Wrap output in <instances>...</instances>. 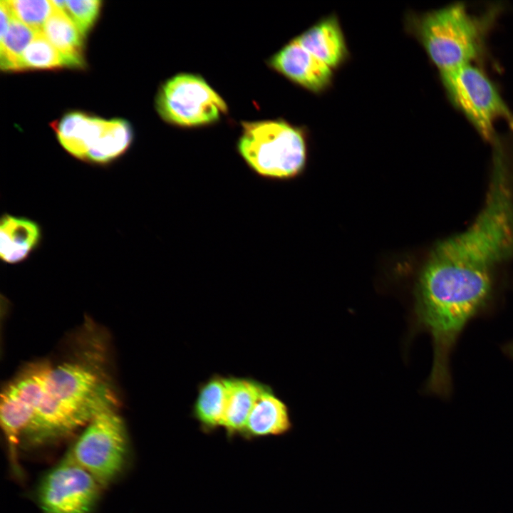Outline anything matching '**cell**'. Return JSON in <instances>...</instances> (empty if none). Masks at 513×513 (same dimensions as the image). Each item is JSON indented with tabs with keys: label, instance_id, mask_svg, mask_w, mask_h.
Masks as SVG:
<instances>
[{
	"label": "cell",
	"instance_id": "cell-1",
	"mask_svg": "<svg viewBox=\"0 0 513 513\" xmlns=\"http://www.w3.org/2000/svg\"><path fill=\"white\" fill-rule=\"evenodd\" d=\"M502 147L494 148L484 203L471 224L435 247L420 276L417 303L435 326H465L488 299L496 268L513 254V189Z\"/></svg>",
	"mask_w": 513,
	"mask_h": 513
},
{
	"label": "cell",
	"instance_id": "cell-22",
	"mask_svg": "<svg viewBox=\"0 0 513 513\" xmlns=\"http://www.w3.org/2000/svg\"><path fill=\"white\" fill-rule=\"evenodd\" d=\"M98 0L66 1V12L84 36L95 23L100 8Z\"/></svg>",
	"mask_w": 513,
	"mask_h": 513
},
{
	"label": "cell",
	"instance_id": "cell-12",
	"mask_svg": "<svg viewBox=\"0 0 513 513\" xmlns=\"http://www.w3.org/2000/svg\"><path fill=\"white\" fill-rule=\"evenodd\" d=\"M296 38L332 70L339 67L348 58L344 35L334 15L323 19Z\"/></svg>",
	"mask_w": 513,
	"mask_h": 513
},
{
	"label": "cell",
	"instance_id": "cell-20",
	"mask_svg": "<svg viewBox=\"0 0 513 513\" xmlns=\"http://www.w3.org/2000/svg\"><path fill=\"white\" fill-rule=\"evenodd\" d=\"M68 66L62 54L50 43L43 31H38L21 58L19 71L53 69Z\"/></svg>",
	"mask_w": 513,
	"mask_h": 513
},
{
	"label": "cell",
	"instance_id": "cell-13",
	"mask_svg": "<svg viewBox=\"0 0 513 513\" xmlns=\"http://www.w3.org/2000/svg\"><path fill=\"white\" fill-rule=\"evenodd\" d=\"M227 402L222 428L232 439L241 435L247 418L266 384L247 377H226Z\"/></svg>",
	"mask_w": 513,
	"mask_h": 513
},
{
	"label": "cell",
	"instance_id": "cell-3",
	"mask_svg": "<svg viewBox=\"0 0 513 513\" xmlns=\"http://www.w3.org/2000/svg\"><path fill=\"white\" fill-rule=\"evenodd\" d=\"M484 21L462 3H455L409 18V28L440 73L472 63L480 55Z\"/></svg>",
	"mask_w": 513,
	"mask_h": 513
},
{
	"label": "cell",
	"instance_id": "cell-10",
	"mask_svg": "<svg viewBox=\"0 0 513 513\" xmlns=\"http://www.w3.org/2000/svg\"><path fill=\"white\" fill-rule=\"evenodd\" d=\"M269 65L314 93L323 92L332 83L333 70L302 46L296 38L271 57Z\"/></svg>",
	"mask_w": 513,
	"mask_h": 513
},
{
	"label": "cell",
	"instance_id": "cell-4",
	"mask_svg": "<svg viewBox=\"0 0 513 513\" xmlns=\"http://www.w3.org/2000/svg\"><path fill=\"white\" fill-rule=\"evenodd\" d=\"M237 150L252 170L270 179L298 175L306 160L303 130L283 120L243 122Z\"/></svg>",
	"mask_w": 513,
	"mask_h": 513
},
{
	"label": "cell",
	"instance_id": "cell-7",
	"mask_svg": "<svg viewBox=\"0 0 513 513\" xmlns=\"http://www.w3.org/2000/svg\"><path fill=\"white\" fill-rule=\"evenodd\" d=\"M53 365L49 360L28 363L4 388L0 403V420L12 473L22 477L18 447L23 432L40 406Z\"/></svg>",
	"mask_w": 513,
	"mask_h": 513
},
{
	"label": "cell",
	"instance_id": "cell-16",
	"mask_svg": "<svg viewBox=\"0 0 513 513\" xmlns=\"http://www.w3.org/2000/svg\"><path fill=\"white\" fill-rule=\"evenodd\" d=\"M227 394L224 376L214 374L200 384L192 415L204 432L211 433L222 428Z\"/></svg>",
	"mask_w": 513,
	"mask_h": 513
},
{
	"label": "cell",
	"instance_id": "cell-17",
	"mask_svg": "<svg viewBox=\"0 0 513 513\" xmlns=\"http://www.w3.org/2000/svg\"><path fill=\"white\" fill-rule=\"evenodd\" d=\"M43 33L66 58L68 66L83 65V36L65 11L54 8L43 26Z\"/></svg>",
	"mask_w": 513,
	"mask_h": 513
},
{
	"label": "cell",
	"instance_id": "cell-9",
	"mask_svg": "<svg viewBox=\"0 0 513 513\" xmlns=\"http://www.w3.org/2000/svg\"><path fill=\"white\" fill-rule=\"evenodd\" d=\"M102 489L68 450L41 480L37 500L43 513H91Z\"/></svg>",
	"mask_w": 513,
	"mask_h": 513
},
{
	"label": "cell",
	"instance_id": "cell-21",
	"mask_svg": "<svg viewBox=\"0 0 513 513\" xmlns=\"http://www.w3.org/2000/svg\"><path fill=\"white\" fill-rule=\"evenodd\" d=\"M11 14L19 21L36 31L43 26L54 10L51 1H6Z\"/></svg>",
	"mask_w": 513,
	"mask_h": 513
},
{
	"label": "cell",
	"instance_id": "cell-11",
	"mask_svg": "<svg viewBox=\"0 0 513 513\" xmlns=\"http://www.w3.org/2000/svg\"><path fill=\"white\" fill-rule=\"evenodd\" d=\"M292 428L289 408L268 385L257 398L242 437L246 440L284 435Z\"/></svg>",
	"mask_w": 513,
	"mask_h": 513
},
{
	"label": "cell",
	"instance_id": "cell-5",
	"mask_svg": "<svg viewBox=\"0 0 513 513\" xmlns=\"http://www.w3.org/2000/svg\"><path fill=\"white\" fill-rule=\"evenodd\" d=\"M452 103L486 140L496 142L494 125L504 120L513 130V113L489 78L472 63L440 73Z\"/></svg>",
	"mask_w": 513,
	"mask_h": 513
},
{
	"label": "cell",
	"instance_id": "cell-2",
	"mask_svg": "<svg viewBox=\"0 0 513 513\" xmlns=\"http://www.w3.org/2000/svg\"><path fill=\"white\" fill-rule=\"evenodd\" d=\"M98 348L95 341L53 366L42 402L23 432L21 445L37 447L58 442L103 410L118 407L103 348Z\"/></svg>",
	"mask_w": 513,
	"mask_h": 513
},
{
	"label": "cell",
	"instance_id": "cell-18",
	"mask_svg": "<svg viewBox=\"0 0 513 513\" xmlns=\"http://www.w3.org/2000/svg\"><path fill=\"white\" fill-rule=\"evenodd\" d=\"M131 140L132 130L128 122L108 120L105 130L88 152L86 160L98 163L108 162L123 154Z\"/></svg>",
	"mask_w": 513,
	"mask_h": 513
},
{
	"label": "cell",
	"instance_id": "cell-6",
	"mask_svg": "<svg viewBox=\"0 0 513 513\" xmlns=\"http://www.w3.org/2000/svg\"><path fill=\"white\" fill-rule=\"evenodd\" d=\"M75 460L103 488L123 470L128 455V437L118 407L95 416L69 449Z\"/></svg>",
	"mask_w": 513,
	"mask_h": 513
},
{
	"label": "cell",
	"instance_id": "cell-19",
	"mask_svg": "<svg viewBox=\"0 0 513 513\" xmlns=\"http://www.w3.org/2000/svg\"><path fill=\"white\" fill-rule=\"evenodd\" d=\"M37 32L11 14L8 31L3 39L0 40L1 69L19 71L22 54Z\"/></svg>",
	"mask_w": 513,
	"mask_h": 513
},
{
	"label": "cell",
	"instance_id": "cell-15",
	"mask_svg": "<svg viewBox=\"0 0 513 513\" xmlns=\"http://www.w3.org/2000/svg\"><path fill=\"white\" fill-rule=\"evenodd\" d=\"M38 225L24 217L5 215L0 225V255L7 263L25 259L40 240Z\"/></svg>",
	"mask_w": 513,
	"mask_h": 513
},
{
	"label": "cell",
	"instance_id": "cell-14",
	"mask_svg": "<svg viewBox=\"0 0 513 513\" xmlns=\"http://www.w3.org/2000/svg\"><path fill=\"white\" fill-rule=\"evenodd\" d=\"M108 120L80 112L64 115L56 125L57 137L71 155L86 159L88 152L105 130Z\"/></svg>",
	"mask_w": 513,
	"mask_h": 513
},
{
	"label": "cell",
	"instance_id": "cell-8",
	"mask_svg": "<svg viewBox=\"0 0 513 513\" xmlns=\"http://www.w3.org/2000/svg\"><path fill=\"white\" fill-rule=\"evenodd\" d=\"M156 108L162 119L182 127L209 125L227 113L223 98L201 76L192 73L168 79L158 92Z\"/></svg>",
	"mask_w": 513,
	"mask_h": 513
}]
</instances>
